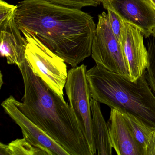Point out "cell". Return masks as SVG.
I'll use <instances>...</instances> for the list:
<instances>
[{
  "mask_svg": "<svg viewBox=\"0 0 155 155\" xmlns=\"http://www.w3.org/2000/svg\"><path fill=\"white\" fill-rule=\"evenodd\" d=\"M1 105L5 112L19 126L23 137L35 146L48 150L52 155H70L63 147L23 114L13 96H10Z\"/></svg>",
  "mask_w": 155,
  "mask_h": 155,
  "instance_id": "obj_9",
  "label": "cell"
},
{
  "mask_svg": "<svg viewBox=\"0 0 155 155\" xmlns=\"http://www.w3.org/2000/svg\"><path fill=\"white\" fill-rule=\"evenodd\" d=\"M0 155H51L48 150L35 146L25 138L17 139L8 145L0 143Z\"/></svg>",
  "mask_w": 155,
  "mask_h": 155,
  "instance_id": "obj_13",
  "label": "cell"
},
{
  "mask_svg": "<svg viewBox=\"0 0 155 155\" xmlns=\"http://www.w3.org/2000/svg\"><path fill=\"white\" fill-rule=\"evenodd\" d=\"M98 18L91 48L92 58L98 67L130 79L123 48L112 31L107 13L103 12Z\"/></svg>",
  "mask_w": 155,
  "mask_h": 155,
  "instance_id": "obj_6",
  "label": "cell"
},
{
  "mask_svg": "<svg viewBox=\"0 0 155 155\" xmlns=\"http://www.w3.org/2000/svg\"><path fill=\"white\" fill-rule=\"evenodd\" d=\"M92 128L96 149L98 155H111L110 144L107 122H106L101 110L100 103L91 98Z\"/></svg>",
  "mask_w": 155,
  "mask_h": 155,
  "instance_id": "obj_12",
  "label": "cell"
},
{
  "mask_svg": "<svg viewBox=\"0 0 155 155\" xmlns=\"http://www.w3.org/2000/svg\"><path fill=\"white\" fill-rule=\"evenodd\" d=\"M17 8V5H11L3 0H0V24L12 18Z\"/></svg>",
  "mask_w": 155,
  "mask_h": 155,
  "instance_id": "obj_18",
  "label": "cell"
},
{
  "mask_svg": "<svg viewBox=\"0 0 155 155\" xmlns=\"http://www.w3.org/2000/svg\"><path fill=\"white\" fill-rule=\"evenodd\" d=\"M122 20L138 27L146 38L155 37V7L150 0H102Z\"/></svg>",
  "mask_w": 155,
  "mask_h": 155,
  "instance_id": "obj_7",
  "label": "cell"
},
{
  "mask_svg": "<svg viewBox=\"0 0 155 155\" xmlns=\"http://www.w3.org/2000/svg\"><path fill=\"white\" fill-rule=\"evenodd\" d=\"M107 124L110 144L117 155H145L121 111L111 108Z\"/></svg>",
  "mask_w": 155,
  "mask_h": 155,
  "instance_id": "obj_10",
  "label": "cell"
},
{
  "mask_svg": "<svg viewBox=\"0 0 155 155\" xmlns=\"http://www.w3.org/2000/svg\"><path fill=\"white\" fill-rule=\"evenodd\" d=\"M47 1L62 7L81 10L83 7L99 6L102 0H46Z\"/></svg>",
  "mask_w": 155,
  "mask_h": 155,
  "instance_id": "obj_16",
  "label": "cell"
},
{
  "mask_svg": "<svg viewBox=\"0 0 155 155\" xmlns=\"http://www.w3.org/2000/svg\"><path fill=\"white\" fill-rule=\"evenodd\" d=\"M144 37L138 27L122 20L121 44L132 81L141 77L148 65V52L144 44Z\"/></svg>",
  "mask_w": 155,
  "mask_h": 155,
  "instance_id": "obj_8",
  "label": "cell"
},
{
  "mask_svg": "<svg viewBox=\"0 0 155 155\" xmlns=\"http://www.w3.org/2000/svg\"><path fill=\"white\" fill-rule=\"evenodd\" d=\"M18 67L24 87L22 102L17 100L19 108L70 155H91L70 106L34 75L27 60Z\"/></svg>",
  "mask_w": 155,
  "mask_h": 155,
  "instance_id": "obj_2",
  "label": "cell"
},
{
  "mask_svg": "<svg viewBox=\"0 0 155 155\" xmlns=\"http://www.w3.org/2000/svg\"><path fill=\"white\" fill-rule=\"evenodd\" d=\"M150 1H151V2H152V3H153V5L155 7V0H150Z\"/></svg>",
  "mask_w": 155,
  "mask_h": 155,
  "instance_id": "obj_20",
  "label": "cell"
},
{
  "mask_svg": "<svg viewBox=\"0 0 155 155\" xmlns=\"http://www.w3.org/2000/svg\"><path fill=\"white\" fill-rule=\"evenodd\" d=\"M15 15V14H14ZM14 20V16L0 24V52L9 65L19 67L26 60L27 41Z\"/></svg>",
  "mask_w": 155,
  "mask_h": 155,
  "instance_id": "obj_11",
  "label": "cell"
},
{
  "mask_svg": "<svg viewBox=\"0 0 155 155\" xmlns=\"http://www.w3.org/2000/svg\"><path fill=\"white\" fill-rule=\"evenodd\" d=\"M145 155H155V129L153 130L148 142Z\"/></svg>",
  "mask_w": 155,
  "mask_h": 155,
  "instance_id": "obj_19",
  "label": "cell"
},
{
  "mask_svg": "<svg viewBox=\"0 0 155 155\" xmlns=\"http://www.w3.org/2000/svg\"><path fill=\"white\" fill-rule=\"evenodd\" d=\"M122 113L133 136L143 149L145 155L147 145L154 129L150 127L142 120L130 113Z\"/></svg>",
  "mask_w": 155,
  "mask_h": 155,
  "instance_id": "obj_14",
  "label": "cell"
},
{
  "mask_svg": "<svg viewBox=\"0 0 155 155\" xmlns=\"http://www.w3.org/2000/svg\"><path fill=\"white\" fill-rule=\"evenodd\" d=\"M105 9L107 11V15L112 31L121 44L122 19L111 9L106 8Z\"/></svg>",
  "mask_w": 155,
  "mask_h": 155,
  "instance_id": "obj_17",
  "label": "cell"
},
{
  "mask_svg": "<svg viewBox=\"0 0 155 155\" xmlns=\"http://www.w3.org/2000/svg\"><path fill=\"white\" fill-rule=\"evenodd\" d=\"M147 48L148 52V65L146 71L148 83L155 96V37L148 38Z\"/></svg>",
  "mask_w": 155,
  "mask_h": 155,
  "instance_id": "obj_15",
  "label": "cell"
},
{
  "mask_svg": "<svg viewBox=\"0 0 155 155\" xmlns=\"http://www.w3.org/2000/svg\"><path fill=\"white\" fill-rule=\"evenodd\" d=\"M87 66L73 67L68 71L65 85L70 106L88 144L91 155L97 154L92 128L90 91L87 78Z\"/></svg>",
  "mask_w": 155,
  "mask_h": 155,
  "instance_id": "obj_5",
  "label": "cell"
},
{
  "mask_svg": "<svg viewBox=\"0 0 155 155\" xmlns=\"http://www.w3.org/2000/svg\"><path fill=\"white\" fill-rule=\"evenodd\" d=\"M27 41L25 57L34 75L40 78L61 97L68 77L66 62L35 35L21 31Z\"/></svg>",
  "mask_w": 155,
  "mask_h": 155,
  "instance_id": "obj_4",
  "label": "cell"
},
{
  "mask_svg": "<svg viewBox=\"0 0 155 155\" xmlns=\"http://www.w3.org/2000/svg\"><path fill=\"white\" fill-rule=\"evenodd\" d=\"M91 98L111 108L127 112L155 129V96L146 71L135 81L96 65L87 71Z\"/></svg>",
  "mask_w": 155,
  "mask_h": 155,
  "instance_id": "obj_3",
  "label": "cell"
},
{
  "mask_svg": "<svg viewBox=\"0 0 155 155\" xmlns=\"http://www.w3.org/2000/svg\"><path fill=\"white\" fill-rule=\"evenodd\" d=\"M17 7L21 31L35 35L72 68L91 56L97 25L90 14L46 0H23Z\"/></svg>",
  "mask_w": 155,
  "mask_h": 155,
  "instance_id": "obj_1",
  "label": "cell"
}]
</instances>
